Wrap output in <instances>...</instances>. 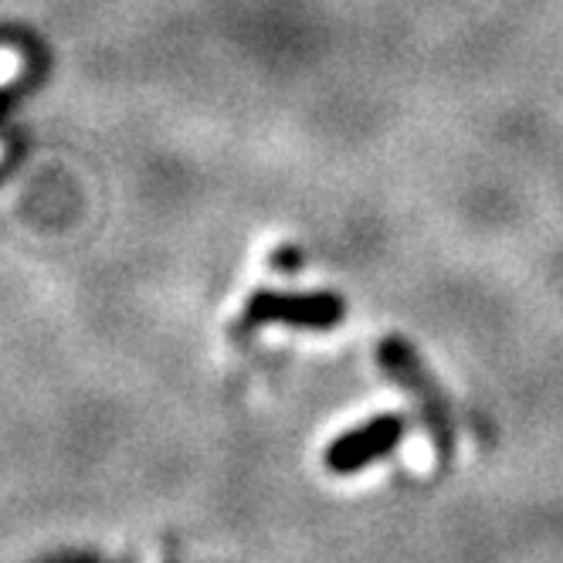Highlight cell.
I'll return each mask as SVG.
<instances>
[{"mask_svg": "<svg viewBox=\"0 0 563 563\" xmlns=\"http://www.w3.org/2000/svg\"><path fill=\"white\" fill-rule=\"evenodd\" d=\"M343 319V302L330 292H255L241 312V330L286 323L302 330H330Z\"/></svg>", "mask_w": 563, "mask_h": 563, "instance_id": "6da1fadb", "label": "cell"}, {"mask_svg": "<svg viewBox=\"0 0 563 563\" xmlns=\"http://www.w3.org/2000/svg\"><path fill=\"white\" fill-rule=\"evenodd\" d=\"M272 265L275 268H299V252L296 249H278L272 255Z\"/></svg>", "mask_w": 563, "mask_h": 563, "instance_id": "7a4b0ae2", "label": "cell"}]
</instances>
